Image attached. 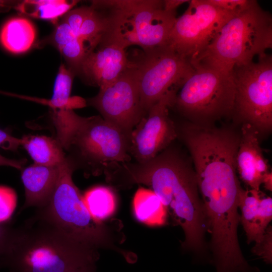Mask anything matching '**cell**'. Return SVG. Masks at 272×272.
Segmentation results:
<instances>
[{"mask_svg": "<svg viewBox=\"0 0 272 272\" xmlns=\"http://www.w3.org/2000/svg\"><path fill=\"white\" fill-rule=\"evenodd\" d=\"M17 203L15 191L11 187L0 185V223H5L10 219Z\"/></svg>", "mask_w": 272, "mask_h": 272, "instance_id": "25", "label": "cell"}, {"mask_svg": "<svg viewBox=\"0 0 272 272\" xmlns=\"http://www.w3.org/2000/svg\"><path fill=\"white\" fill-rule=\"evenodd\" d=\"M21 146V139L16 138L0 128V148L16 151Z\"/></svg>", "mask_w": 272, "mask_h": 272, "instance_id": "31", "label": "cell"}, {"mask_svg": "<svg viewBox=\"0 0 272 272\" xmlns=\"http://www.w3.org/2000/svg\"><path fill=\"white\" fill-rule=\"evenodd\" d=\"M176 20L166 45L190 61L209 45L222 27L236 15L208 0H191Z\"/></svg>", "mask_w": 272, "mask_h": 272, "instance_id": "9", "label": "cell"}, {"mask_svg": "<svg viewBox=\"0 0 272 272\" xmlns=\"http://www.w3.org/2000/svg\"><path fill=\"white\" fill-rule=\"evenodd\" d=\"M98 250L76 241L36 213L9 226L0 253V268L9 272H70L96 264Z\"/></svg>", "mask_w": 272, "mask_h": 272, "instance_id": "2", "label": "cell"}, {"mask_svg": "<svg viewBox=\"0 0 272 272\" xmlns=\"http://www.w3.org/2000/svg\"><path fill=\"white\" fill-rule=\"evenodd\" d=\"M134 59L137 74L141 105L145 116L165 94L179 90L191 75L190 61L167 45L145 50Z\"/></svg>", "mask_w": 272, "mask_h": 272, "instance_id": "8", "label": "cell"}, {"mask_svg": "<svg viewBox=\"0 0 272 272\" xmlns=\"http://www.w3.org/2000/svg\"><path fill=\"white\" fill-rule=\"evenodd\" d=\"M21 139V146L27 151L34 164L56 166L66 157L55 138L41 135H26Z\"/></svg>", "mask_w": 272, "mask_h": 272, "instance_id": "17", "label": "cell"}, {"mask_svg": "<svg viewBox=\"0 0 272 272\" xmlns=\"http://www.w3.org/2000/svg\"><path fill=\"white\" fill-rule=\"evenodd\" d=\"M178 91L173 89L165 94L132 129L130 154L135 162L152 160L177 139L176 123L170 117L169 109Z\"/></svg>", "mask_w": 272, "mask_h": 272, "instance_id": "11", "label": "cell"}, {"mask_svg": "<svg viewBox=\"0 0 272 272\" xmlns=\"http://www.w3.org/2000/svg\"><path fill=\"white\" fill-rule=\"evenodd\" d=\"M125 49L117 39L106 38L87 53L77 75L88 84L100 89L110 85L130 64Z\"/></svg>", "mask_w": 272, "mask_h": 272, "instance_id": "13", "label": "cell"}, {"mask_svg": "<svg viewBox=\"0 0 272 272\" xmlns=\"http://www.w3.org/2000/svg\"><path fill=\"white\" fill-rule=\"evenodd\" d=\"M92 10L91 5L82 6L71 10L62 16V19L69 25L74 35L79 37L81 27Z\"/></svg>", "mask_w": 272, "mask_h": 272, "instance_id": "27", "label": "cell"}, {"mask_svg": "<svg viewBox=\"0 0 272 272\" xmlns=\"http://www.w3.org/2000/svg\"><path fill=\"white\" fill-rule=\"evenodd\" d=\"M83 197L89 213L98 222H106L116 211V197L113 191L109 187L94 186L88 190Z\"/></svg>", "mask_w": 272, "mask_h": 272, "instance_id": "20", "label": "cell"}, {"mask_svg": "<svg viewBox=\"0 0 272 272\" xmlns=\"http://www.w3.org/2000/svg\"><path fill=\"white\" fill-rule=\"evenodd\" d=\"M188 0H164L163 1V9L167 12H176V9L182 4L186 2L189 3Z\"/></svg>", "mask_w": 272, "mask_h": 272, "instance_id": "33", "label": "cell"}, {"mask_svg": "<svg viewBox=\"0 0 272 272\" xmlns=\"http://www.w3.org/2000/svg\"><path fill=\"white\" fill-rule=\"evenodd\" d=\"M76 37L69 25L63 19L58 22L55 30L44 42L56 47L59 51L69 42Z\"/></svg>", "mask_w": 272, "mask_h": 272, "instance_id": "26", "label": "cell"}, {"mask_svg": "<svg viewBox=\"0 0 272 272\" xmlns=\"http://www.w3.org/2000/svg\"><path fill=\"white\" fill-rule=\"evenodd\" d=\"M13 3L11 1L0 0V11L6 10L10 8Z\"/></svg>", "mask_w": 272, "mask_h": 272, "instance_id": "36", "label": "cell"}, {"mask_svg": "<svg viewBox=\"0 0 272 272\" xmlns=\"http://www.w3.org/2000/svg\"><path fill=\"white\" fill-rule=\"evenodd\" d=\"M75 74L64 64L58 69L51 98L48 104L52 109H72L83 107L86 100L79 97H70Z\"/></svg>", "mask_w": 272, "mask_h": 272, "instance_id": "21", "label": "cell"}, {"mask_svg": "<svg viewBox=\"0 0 272 272\" xmlns=\"http://www.w3.org/2000/svg\"><path fill=\"white\" fill-rule=\"evenodd\" d=\"M262 184L266 190L271 191L272 190V173L268 172L266 173L263 179Z\"/></svg>", "mask_w": 272, "mask_h": 272, "instance_id": "34", "label": "cell"}, {"mask_svg": "<svg viewBox=\"0 0 272 272\" xmlns=\"http://www.w3.org/2000/svg\"><path fill=\"white\" fill-rule=\"evenodd\" d=\"M138 221L150 226H160L166 222L167 211L160 198L150 189L140 187L132 201Z\"/></svg>", "mask_w": 272, "mask_h": 272, "instance_id": "18", "label": "cell"}, {"mask_svg": "<svg viewBox=\"0 0 272 272\" xmlns=\"http://www.w3.org/2000/svg\"><path fill=\"white\" fill-rule=\"evenodd\" d=\"M120 12L136 45L144 51L166 45L177 18L176 12L163 9V1L139 0L128 12Z\"/></svg>", "mask_w": 272, "mask_h": 272, "instance_id": "12", "label": "cell"}, {"mask_svg": "<svg viewBox=\"0 0 272 272\" xmlns=\"http://www.w3.org/2000/svg\"><path fill=\"white\" fill-rule=\"evenodd\" d=\"M272 47V18L255 1L220 29L207 48L190 60L193 66L232 74Z\"/></svg>", "mask_w": 272, "mask_h": 272, "instance_id": "5", "label": "cell"}, {"mask_svg": "<svg viewBox=\"0 0 272 272\" xmlns=\"http://www.w3.org/2000/svg\"><path fill=\"white\" fill-rule=\"evenodd\" d=\"M193 67L171 107L186 121L200 126H212L223 119H231L235 96L232 74Z\"/></svg>", "mask_w": 272, "mask_h": 272, "instance_id": "6", "label": "cell"}, {"mask_svg": "<svg viewBox=\"0 0 272 272\" xmlns=\"http://www.w3.org/2000/svg\"><path fill=\"white\" fill-rule=\"evenodd\" d=\"M77 1H26L16 5V9L30 16L56 22L76 5Z\"/></svg>", "mask_w": 272, "mask_h": 272, "instance_id": "22", "label": "cell"}, {"mask_svg": "<svg viewBox=\"0 0 272 272\" xmlns=\"http://www.w3.org/2000/svg\"><path fill=\"white\" fill-rule=\"evenodd\" d=\"M55 139L77 168L105 176L131 161L130 134L101 116L82 117L72 109H52Z\"/></svg>", "mask_w": 272, "mask_h": 272, "instance_id": "3", "label": "cell"}, {"mask_svg": "<svg viewBox=\"0 0 272 272\" xmlns=\"http://www.w3.org/2000/svg\"><path fill=\"white\" fill-rule=\"evenodd\" d=\"M91 6L93 10L84 22L79 37L84 43L88 52L95 49L106 37L110 26L108 15L101 9Z\"/></svg>", "mask_w": 272, "mask_h": 272, "instance_id": "23", "label": "cell"}, {"mask_svg": "<svg viewBox=\"0 0 272 272\" xmlns=\"http://www.w3.org/2000/svg\"><path fill=\"white\" fill-rule=\"evenodd\" d=\"M232 74L235 96L231 119L236 125H250L262 140L272 130L271 55H260L256 62L235 67Z\"/></svg>", "mask_w": 272, "mask_h": 272, "instance_id": "7", "label": "cell"}, {"mask_svg": "<svg viewBox=\"0 0 272 272\" xmlns=\"http://www.w3.org/2000/svg\"><path fill=\"white\" fill-rule=\"evenodd\" d=\"M96 264H91L79 267L70 272H96Z\"/></svg>", "mask_w": 272, "mask_h": 272, "instance_id": "35", "label": "cell"}, {"mask_svg": "<svg viewBox=\"0 0 272 272\" xmlns=\"http://www.w3.org/2000/svg\"><path fill=\"white\" fill-rule=\"evenodd\" d=\"M130 61L128 68L115 82L100 89L96 96L86 100L103 119L129 134L145 116L135 64L133 60Z\"/></svg>", "mask_w": 272, "mask_h": 272, "instance_id": "10", "label": "cell"}, {"mask_svg": "<svg viewBox=\"0 0 272 272\" xmlns=\"http://www.w3.org/2000/svg\"><path fill=\"white\" fill-rule=\"evenodd\" d=\"M76 168L67 156L59 164V176L52 197L48 203L37 209L36 213L78 243L96 250L114 249L126 258L127 253L117 246L124 240L121 222L115 219L100 223L92 218L73 180Z\"/></svg>", "mask_w": 272, "mask_h": 272, "instance_id": "4", "label": "cell"}, {"mask_svg": "<svg viewBox=\"0 0 272 272\" xmlns=\"http://www.w3.org/2000/svg\"><path fill=\"white\" fill-rule=\"evenodd\" d=\"M59 52L67 62V67L77 75L88 50L82 40L76 37L67 43Z\"/></svg>", "mask_w": 272, "mask_h": 272, "instance_id": "24", "label": "cell"}, {"mask_svg": "<svg viewBox=\"0 0 272 272\" xmlns=\"http://www.w3.org/2000/svg\"><path fill=\"white\" fill-rule=\"evenodd\" d=\"M107 181L123 188L134 184L149 185L183 229L182 248L192 252L201 262L207 260L206 218L190 157L171 145L149 161L121 164Z\"/></svg>", "mask_w": 272, "mask_h": 272, "instance_id": "1", "label": "cell"}, {"mask_svg": "<svg viewBox=\"0 0 272 272\" xmlns=\"http://www.w3.org/2000/svg\"><path fill=\"white\" fill-rule=\"evenodd\" d=\"M36 30L33 24L24 18L15 17L8 20L0 32V42L8 51L20 54L28 51L33 45Z\"/></svg>", "mask_w": 272, "mask_h": 272, "instance_id": "16", "label": "cell"}, {"mask_svg": "<svg viewBox=\"0 0 272 272\" xmlns=\"http://www.w3.org/2000/svg\"><path fill=\"white\" fill-rule=\"evenodd\" d=\"M59 173V165L43 166L33 164L21 173L25 200L21 210L30 207L41 209L50 201L56 186Z\"/></svg>", "mask_w": 272, "mask_h": 272, "instance_id": "15", "label": "cell"}, {"mask_svg": "<svg viewBox=\"0 0 272 272\" xmlns=\"http://www.w3.org/2000/svg\"><path fill=\"white\" fill-rule=\"evenodd\" d=\"M222 9L237 14L250 7L255 0H208Z\"/></svg>", "mask_w": 272, "mask_h": 272, "instance_id": "30", "label": "cell"}, {"mask_svg": "<svg viewBox=\"0 0 272 272\" xmlns=\"http://www.w3.org/2000/svg\"><path fill=\"white\" fill-rule=\"evenodd\" d=\"M260 190H245L241 188L238 197V208L241 211V222L247 237V242H259L264 234H262L257 224V213L259 201L262 196Z\"/></svg>", "mask_w": 272, "mask_h": 272, "instance_id": "19", "label": "cell"}, {"mask_svg": "<svg viewBox=\"0 0 272 272\" xmlns=\"http://www.w3.org/2000/svg\"><path fill=\"white\" fill-rule=\"evenodd\" d=\"M272 229L268 226L261 240L255 243L252 248V252L255 255L263 259L266 263L272 262Z\"/></svg>", "mask_w": 272, "mask_h": 272, "instance_id": "28", "label": "cell"}, {"mask_svg": "<svg viewBox=\"0 0 272 272\" xmlns=\"http://www.w3.org/2000/svg\"><path fill=\"white\" fill-rule=\"evenodd\" d=\"M272 219V199L269 196L260 198L258 208L257 224L259 230L264 234Z\"/></svg>", "mask_w": 272, "mask_h": 272, "instance_id": "29", "label": "cell"}, {"mask_svg": "<svg viewBox=\"0 0 272 272\" xmlns=\"http://www.w3.org/2000/svg\"><path fill=\"white\" fill-rule=\"evenodd\" d=\"M236 156V170L241 180L251 189L259 190L264 175L269 172L267 160L260 146L255 129L248 124L241 126Z\"/></svg>", "mask_w": 272, "mask_h": 272, "instance_id": "14", "label": "cell"}, {"mask_svg": "<svg viewBox=\"0 0 272 272\" xmlns=\"http://www.w3.org/2000/svg\"><path fill=\"white\" fill-rule=\"evenodd\" d=\"M26 162L25 159L17 160L9 159L0 154V166H9L18 170H22Z\"/></svg>", "mask_w": 272, "mask_h": 272, "instance_id": "32", "label": "cell"}]
</instances>
